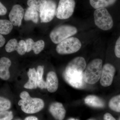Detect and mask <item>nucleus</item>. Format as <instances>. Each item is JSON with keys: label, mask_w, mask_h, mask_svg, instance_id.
<instances>
[{"label": "nucleus", "mask_w": 120, "mask_h": 120, "mask_svg": "<svg viewBox=\"0 0 120 120\" xmlns=\"http://www.w3.org/2000/svg\"><path fill=\"white\" fill-rule=\"evenodd\" d=\"M86 60L82 57H75L69 62L63 73L65 81L71 86L78 89L85 87L84 72L86 67Z\"/></svg>", "instance_id": "f257e3e1"}, {"label": "nucleus", "mask_w": 120, "mask_h": 120, "mask_svg": "<svg viewBox=\"0 0 120 120\" xmlns=\"http://www.w3.org/2000/svg\"><path fill=\"white\" fill-rule=\"evenodd\" d=\"M21 99L18 102L21 109L24 113L34 114L38 112L43 109L45 103L43 100L38 98H31L28 92L23 91L20 93Z\"/></svg>", "instance_id": "f03ea898"}, {"label": "nucleus", "mask_w": 120, "mask_h": 120, "mask_svg": "<svg viewBox=\"0 0 120 120\" xmlns=\"http://www.w3.org/2000/svg\"><path fill=\"white\" fill-rule=\"evenodd\" d=\"M102 60L95 59L88 64L84 72V78L86 83L94 84L101 79L102 70Z\"/></svg>", "instance_id": "7ed1b4c3"}, {"label": "nucleus", "mask_w": 120, "mask_h": 120, "mask_svg": "<svg viewBox=\"0 0 120 120\" xmlns=\"http://www.w3.org/2000/svg\"><path fill=\"white\" fill-rule=\"evenodd\" d=\"M77 30L74 26L62 25L55 27L50 34L51 41L55 44H58L65 39L76 34Z\"/></svg>", "instance_id": "20e7f679"}, {"label": "nucleus", "mask_w": 120, "mask_h": 120, "mask_svg": "<svg viewBox=\"0 0 120 120\" xmlns=\"http://www.w3.org/2000/svg\"><path fill=\"white\" fill-rule=\"evenodd\" d=\"M94 18L95 25L101 30H108L113 26L112 18L105 8L96 9L94 13Z\"/></svg>", "instance_id": "39448f33"}, {"label": "nucleus", "mask_w": 120, "mask_h": 120, "mask_svg": "<svg viewBox=\"0 0 120 120\" xmlns=\"http://www.w3.org/2000/svg\"><path fill=\"white\" fill-rule=\"evenodd\" d=\"M82 45L81 42L77 38L69 37L58 43L56 47V51L60 54H71L78 52Z\"/></svg>", "instance_id": "423d86ee"}, {"label": "nucleus", "mask_w": 120, "mask_h": 120, "mask_svg": "<svg viewBox=\"0 0 120 120\" xmlns=\"http://www.w3.org/2000/svg\"><path fill=\"white\" fill-rule=\"evenodd\" d=\"M75 6V0H60L56 9V17L60 19H68L73 15Z\"/></svg>", "instance_id": "0eeeda50"}, {"label": "nucleus", "mask_w": 120, "mask_h": 120, "mask_svg": "<svg viewBox=\"0 0 120 120\" xmlns=\"http://www.w3.org/2000/svg\"><path fill=\"white\" fill-rule=\"evenodd\" d=\"M56 4L53 0H47L45 7L40 12L41 22L47 23L53 19L56 15Z\"/></svg>", "instance_id": "6e6552de"}, {"label": "nucleus", "mask_w": 120, "mask_h": 120, "mask_svg": "<svg viewBox=\"0 0 120 120\" xmlns=\"http://www.w3.org/2000/svg\"><path fill=\"white\" fill-rule=\"evenodd\" d=\"M116 69L113 65L110 64L104 65L102 68L100 79V83L103 87H108L112 84Z\"/></svg>", "instance_id": "1a4fd4ad"}, {"label": "nucleus", "mask_w": 120, "mask_h": 120, "mask_svg": "<svg viewBox=\"0 0 120 120\" xmlns=\"http://www.w3.org/2000/svg\"><path fill=\"white\" fill-rule=\"evenodd\" d=\"M24 15V10L22 7L19 4L15 5L9 13V21L13 26L19 27L22 24Z\"/></svg>", "instance_id": "9d476101"}, {"label": "nucleus", "mask_w": 120, "mask_h": 120, "mask_svg": "<svg viewBox=\"0 0 120 120\" xmlns=\"http://www.w3.org/2000/svg\"><path fill=\"white\" fill-rule=\"evenodd\" d=\"M49 111L53 116L56 120H63L66 114V110L62 103L54 102L50 105Z\"/></svg>", "instance_id": "9b49d317"}, {"label": "nucleus", "mask_w": 120, "mask_h": 120, "mask_svg": "<svg viewBox=\"0 0 120 120\" xmlns=\"http://www.w3.org/2000/svg\"><path fill=\"white\" fill-rule=\"evenodd\" d=\"M46 89L50 93L56 91L58 87V80L56 74L53 71H50L46 77Z\"/></svg>", "instance_id": "f8f14e48"}, {"label": "nucleus", "mask_w": 120, "mask_h": 120, "mask_svg": "<svg viewBox=\"0 0 120 120\" xmlns=\"http://www.w3.org/2000/svg\"><path fill=\"white\" fill-rule=\"evenodd\" d=\"M11 64V60L6 57L0 59V78L8 80L10 77L9 68Z\"/></svg>", "instance_id": "ddd939ff"}, {"label": "nucleus", "mask_w": 120, "mask_h": 120, "mask_svg": "<svg viewBox=\"0 0 120 120\" xmlns=\"http://www.w3.org/2000/svg\"><path fill=\"white\" fill-rule=\"evenodd\" d=\"M84 102L88 105L96 108H102L105 106V102L101 98L94 95H90L84 99Z\"/></svg>", "instance_id": "4468645a"}, {"label": "nucleus", "mask_w": 120, "mask_h": 120, "mask_svg": "<svg viewBox=\"0 0 120 120\" xmlns=\"http://www.w3.org/2000/svg\"><path fill=\"white\" fill-rule=\"evenodd\" d=\"M27 75L29 78L28 82L24 86V88L28 89H36L37 85V73L35 68H30Z\"/></svg>", "instance_id": "2eb2a0df"}, {"label": "nucleus", "mask_w": 120, "mask_h": 120, "mask_svg": "<svg viewBox=\"0 0 120 120\" xmlns=\"http://www.w3.org/2000/svg\"><path fill=\"white\" fill-rule=\"evenodd\" d=\"M117 0H90L91 5L95 9L109 7L115 4Z\"/></svg>", "instance_id": "dca6fc26"}, {"label": "nucleus", "mask_w": 120, "mask_h": 120, "mask_svg": "<svg viewBox=\"0 0 120 120\" xmlns=\"http://www.w3.org/2000/svg\"><path fill=\"white\" fill-rule=\"evenodd\" d=\"M24 19L26 21L31 20L35 23L38 21V11L34 9L29 7L26 10L24 15Z\"/></svg>", "instance_id": "f3484780"}, {"label": "nucleus", "mask_w": 120, "mask_h": 120, "mask_svg": "<svg viewBox=\"0 0 120 120\" xmlns=\"http://www.w3.org/2000/svg\"><path fill=\"white\" fill-rule=\"evenodd\" d=\"M13 24L9 20L6 19H0V34H8L12 30Z\"/></svg>", "instance_id": "a211bd4d"}, {"label": "nucleus", "mask_w": 120, "mask_h": 120, "mask_svg": "<svg viewBox=\"0 0 120 120\" xmlns=\"http://www.w3.org/2000/svg\"><path fill=\"white\" fill-rule=\"evenodd\" d=\"M37 73V85L38 88L41 89L46 88V82L43 79V76L44 73V68L42 66L38 67Z\"/></svg>", "instance_id": "6ab92c4d"}, {"label": "nucleus", "mask_w": 120, "mask_h": 120, "mask_svg": "<svg viewBox=\"0 0 120 120\" xmlns=\"http://www.w3.org/2000/svg\"><path fill=\"white\" fill-rule=\"evenodd\" d=\"M47 0H28L27 4L29 7L34 9L40 12L47 3Z\"/></svg>", "instance_id": "aec40b11"}, {"label": "nucleus", "mask_w": 120, "mask_h": 120, "mask_svg": "<svg viewBox=\"0 0 120 120\" xmlns=\"http://www.w3.org/2000/svg\"><path fill=\"white\" fill-rule=\"evenodd\" d=\"M109 105L112 110L120 112V95L113 97L109 102Z\"/></svg>", "instance_id": "412c9836"}, {"label": "nucleus", "mask_w": 120, "mask_h": 120, "mask_svg": "<svg viewBox=\"0 0 120 120\" xmlns=\"http://www.w3.org/2000/svg\"><path fill=\"white\" fill-rule=\"evenodd\" d=\"M18 42L16 39H12L8 42L5 46V49L8 52H11L16 51L18 46Z\"/></svg>", "instance_id": "4be33fe9"}, {"label": "nucleus", "mask_w": 120, "mask_h": 120, "mask_svg": "<svg viewBox=\"0 0 120 120\" xmlns=\"http://www.w3.org/2000/svg\"><path fill=\"white\" fill-rule=\"evenodd\" d=\"M45 46V42L43 40H39L34 42L32 50L35 54H38L43 50Z\"/></svg>", "instance_id": "5701e85b"}, {"label": "nucleus", "mask_w": 120, "mask_h": 120, "mask_svg": "<svg viewBox=\"0 0 120 120\" xmlns=\"http://www.w3.org/2000/svg\"><path fill=\"white\" fill-rule=\"evenodd\" d=\"M11 106V101L8 99L0 97V112L7 110Z\"/></svg>", "instance_id": "b1692460"}, {"label": "nucleus", "mask_w": 120, "mask_h": 120, "mask_svg": "<svg viewBox=\"0 0 120 120\" xmlns=\"http://www.w3.org/2000/svg\"><path fill=\"white\" fill-rule=\"evenodd\" d=\"M27 48L26 42L21 40L18 42V46L16 51L20 55H23L26 52Z\"/></svg>", "instance_id": "393cba45"}, {"label": "nucleus", "mask_w": 120, "mask_h": 120, "mask_svg": "<svg viewBox=\"0 0 120 120\" xmlns=\"http://www.w3.org/2000/svg\"><path fill=\"white\" fill-rule=\"evenodd\" d=\"M13 118V113L11 111L0 112V120H11Z\"/></svg>", "instance_id": "a878e982"}, {"label": "nucleus", "mask_w": 120, "mask_h": 120, "mask_svg": "<svg viewBox=\"0 0 120 120\" xmlns=\"http://www.w3.org/2000/svg\"><path fill=\"white\" fill-rule=\"evenodd\" d=\"M114 52L116 56L120 58V36L116 41L114 48Z\"/></svg>", "instance_id": "bb28decb"}, {"label": "nucleus", "mask_w": 120, "mask_h": 120, "mask_svg": "<svg viewBox=\"0 0 120 120\" xmlns=\"http://www.w3.org/2000/svg\"><path fill=\"white\" fill-rule=\"evenodd\" d=\"M25 42L26 46V52H28L32 50V47L34 42L32 39L30 38L26 39Z\"/></svg>", "instance_id": "cd10ccee"}, {"label": "nucleus", "mask_w": 120, "mask_h": 120, "mask_svg": "<svg viewBox=\"0 0 120 120\" xmlns=\"http://www.w3.org/2000/svg\"><path fill=\"white\" fill-rule=\"evenodd\" d=\"M7 9L0 1V16H3L7 14Z\"/></svg>", "instance_id": "c85d7f7f"}, {"label": "nucleus", "mask_w": 120, "mask_h": 120, "mask_svg": "<svg viewBox=\"0 0 120 120\" xmlns=\"http://www.w3.org/2000/svg\"><path fill=\"white\" fill-rule=\"evenodd\" d=\"M104 120H116L112 114L109 113H105L103 116Z\"/></svg>", "instance_id": "c756f323"}, {"label": "nucleus", "mask_w": 120, "mask_h": 120, "mask_svg": "<svg viewBox=\"0 0 120 120\" xmlns=\"http://www.w3.org/2000/svg\"><path fill=\"white\" fill-rule=\"evenodd\" d=\"M5 42V39L2 34H0V47H2Z\"/></svg>", "instance_id": "7c9ffc66"}, {"label": "nucleus", "mask_w": 120, "mask_h": 120, "mask_svg": "<svg viewBox=\"0 0 120 120\" xmlns=\"http://www.w3.org/2000/svg\"><path fill=\"white\" fill-rule=\"evenodd\" d=\"M24 120H39L37 117L34 116H29L26 117Z\"/></svg>", "instance_id": "2f4dec72"}, {"label": "nucleus", "mask_w": 120, "mask_h": 120, "mask_svg": "<svg viewBox=\"0 0 120 120\" xmlns=\"http://www.w3.org/2000/svg\"><path fill=\"white\" fill-rule=\"evenodd\" d=\"M68 120H77V119H75V118H69Z\"/></svg>", "instance_id": "473e14b6"}, {"label": "nucleus", "mask_w": 120, "mask_h": 120, "mask_svg": "<svg viewBox=\"0 0 120 120\" xmlns=\"http://www.w3.org/2000/svg\"></svg>", "instance_id": "72a5a7b5"}, {"label": "nucleus", "mask_w": 120, "mask_h": 120, "mask_svg": "<svg viewBox=\"0 0 120 120\" xmlns=\"http://www.w3.org/2000/svg\"></svg>", "instance_id": "f704fd0d"}]
</instances>
